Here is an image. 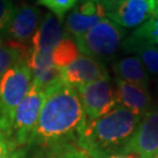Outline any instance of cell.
I'll return each mask as SVG.
<instances>
[{"label": "cell", "mask_w": 158, "mask_h": 158, "mask_svg": "<svg viewBox=\"0 0 158 158\" xmlns=\"http://www.w3.org/2000/svg\"><path fill=\"white\" fill-rule=\"evenodd\" d=\"M85 124V111L77 91L60 77L46 88L45 101L29 143L61 145L79 135Z\"/></svg>", "instance_id": "obj_1"}, {"label": "cell", "mask_w": 158, "mask_h": 158, "mask_svg": "<svg viewBox=\"0 0 158 158\" xmlns=\"http://www.w3.org/2000/svg\"><path fill=\"white\" fill-rule=\"evenodd\" d=\"M143 115L117 104L106 115L85 122L77 135L79 145L91 158L119 153L130 139Z\"/></svg>", "instance_id": "obj_2"}, {"label": "cell", "mask_w": 158, "mask_h": 158, "mask_svg": "<svg viewBox=\"0 0 158 158\" xmlns=\"http://www.w3.org/2000/svg\"><path fill=\"white\" fill-rule=\"evenodd\" d=\"M31 83L32 72L26 59L15 63L0 79V129L8 137L13 114L26 96Z\"/></svg>", "instance_id": "obj_3"}, {"label": "cell", "mask_w": 158, "mask_h": 158, "mask_svg": "<svg viewBox=\"0 0 158 158\" xmlns=\"http://www.w3.org/2000/svg\"><path fill=\"white\" fill-rule=\"evenodd\" d=\"M45 88L32 81L26 96L13 114L10 129V138L13 148L29 143L45 101Z\"/></svg>", "instance_id": "obj_4"}, {"label": "cell", "mask_w": 158, "mask_h": 158, "mask_svg": "<svg viewBox=\"0 0 158 158\" xmlns=\"http://www.w3.org/2000/svg\"><path fill=\"white\" fill-rule=\"evenodd\" d=\"M123 36L124 32L122 27L106 18L75 40V42L82 54L100 60L113 56L122 44Z\"/></svg>", "instance_id": "obj_5"}, {"label": "cell", "mask_w": 158, "mask_h": 158, "mask_svg": "<svg viewBox=\"0 0 158 158\" xmlns=\"http://www.w3.org/2000/svg\"><path fill=\"white\" fill-rule=\"evenodd\" d=\"M76 91L83 107L85 122L101 117L117 106L116 90L109 77L79 87Z\"/></svg>", "instance_id": "obj_6"}, {"label": "cell", "mask_w": 158, "mask_h": 158, "mask_svg": "<svg viewBox=\"0 0 158 158\" xmlns=\"http://www.w3.org/2000/svg\"><path fill=\"white\" fill-rule=\"evenodd\" d=\"M119 153L139 157H156L158 155V109L143 115L130 139Z\"/></svg>", "instance_id": "obj_7"}, {"label": "cell", "mask_w": 158, "mask_h": 158, "mask_svg": "<svg viewBox=\"0 0 158 158\" xmlns=\"http://www.w3.org/2000/svg\"><path fill=\"white\" fill-rule=\"evenodd\" d=\"M106 18L107 11L100 0H80L66 19L67 35L77 40Z\"/></svg>", "instance_id": "obj_8"}, {"label": "cell", "mask_w": 158, "mask_h": 158, "mask_svg": "<svg viewBox=\"0 0 158 158\" xmlns=\"http://www.w3.org/2000/svg\"><path fill=\"white\" fill-rule=\"evenodd\" d=\"M41 20V12L38 7L28 4L14 7L10 23L2 38L23 45L32 40Z\"/></svg>", "instance_id": "obj_9"}, {"label": "cell", "mask_w": 158, "mask_h": 158, "mask_svg": "<svg viewBox=\"0 0 158 158\" xmlns=\"http://www.w3.org/2000/svg\"><path fill=\"white\" fill-rule=\"evenodd\" d=\"M107 77L109 75L103 62L85 54H80L73 63L61 69V79L75 89Z\"/></svg>", "instance_id": "obj_10"}, {"label": "cell", "mask_w": 158, "mask_h": 158, "mask_svg": "<svg viewBox=\"0 0 158 158\" xmlns=\"http://www.w3.org/2000/svg\"><path fill=\"white\" fill-rule=\"evenodd\" d=\"M156 4L155 0H122L107 12V18L123 28L139 27L152 15Z\"/></svg>", "instance_id": "obj_11"}, {"label": "cell", "mask_w": 158, "mask_h": 158, "mask_svg": "<svg viewBox=\"0 0 158 158\" xmlns=\"http://www.w3.org/2000/svg\"><path fill=\"white\" fill-rule=\"evenodd\" d=\"M61 19L52 12L47 13L31 40V49L45 54H52L53 49L63 39Z\"/></svg>", "instance_id": "obj_12"}, {"label": "cell", "mask_w": 158, "mask_h": 158, "mask_svg": "<svg viewBox=\"0 0 158 158\" xmlns=\"http://www.w3.org/2000/svg\"><path fill=\"white\" fill-rule=\"evenodd\" d=\"M116 102L138 115H144L151 108L152 98L148 88L116 79Z\"/></svg>", "instance_id": "obj_13"}, {"label": "cell", "mask_w": 158, "mask_h": 158, "mask_svg": "<svg viewBox=\"0 0 158 158\" xmlns=\"http://www.w3.org/2000/svg\"><path fill=\"white\" fill-rule=\"evenodd\" d=\"M26 60L32 72V81L42 88L46 89L61 77V70L54 66L52 54L40 53L29 48Z\"/></svg>", "instance_id": "obj_14"}, {"label": "cell", "mask_w": 158, "mask_h": 158, "mask_svg": "<svg viewBox=\"0 0 158 158\" xmlns=\"http://www.w3.org/2000/svg\"><path fill=\"white\" fill-rule=\"evenodd\" d=\"M114 73L116 79H119L129 83L142 85L149 88L150 76L142 61L135 55L124 56L117 60L113 64Z\"/></svg>", "instance_id": "obj_15"}, {"label": "cell", "mask_w": 158, "mask_h": 158, "mask_svg": "<svg viewBox=\"0 0 158 158\" xmlns=\"http://www.w3.org/2000/svg\"><path fill=\"white\" fill-rule=\"evenodd\" d=\"M122 47L129 53H134L144 64L149 75L158 76V47L137 40L131 35L122 42Z\"/></svg>", "instance_id": "obj_16"}, {"label": "cell", "mask_w": 158, "mask_h": 158, "mask_svg": "<svg viewBox=\"0 0 158 158\" xmlns=\"http://www.w3.org/2000/svg\"><path fill=\"white\" fill-rule=\"evenodd\" d=\"M79 55L80 51L75 40L68 35H64L52 52V61L57 69L61 70L73 63Z\"/></svg>", "instance_id": "obj_17"}, {"label": "cell", "mask_w": 158, "mask_h": 158, "mask_svg": "<svg viewBox=\"0 0 158 158\" xmlns=\"http://www.w3.org/2000/svg\"><path fill=\"white\" fill-rule=\"evenodd\" d=\"M27 54L28 52L23 51V46L15 42H12L8 45L0 44V79L15 63L23 59H26Z\"/></svg>", "instance_id": "obj_18"}, {"label": "cell", "mask_w": 158, "mask_h": 158, "mask_svg": "<svg viewBox=\"0 0 158 158\" xmlns=\"http://www.w3.org/2000/svg\"><path fill=\"white\" fill-rule=\"evenodd\" d=\"M131 36L158 47V0L152 15L143 25L137 27L135 32L131 34Z\"/></svg>", "instance_id": "obj_19"}, {"label": "cell", "mask_w": 158, "mask_h": 158, "mask_svg": "<svg viewBox=\"0 0 158 158\" xmlns=\"http://www.w3.org/2000/svg\"><path fill=\"white\" fill-rule=\"evenodd\" d=\"M79 1L80 0H38V4L48 8L53 14L62 20L64 14L68 11H72Z\"/></svg>", "instance_id": "obj_20"}, {"label": "cell", "mask_w": 158, "mask_h": 158, "mask_svg": "<svg viewBox=\"0 0 158 158\" xmlns=\"http://www.w3.org/2000/svg\"><path fill=\"white\" fill-rule=\"evenodd\" d=\"M47 158H91L85 150L73 145L61 144L55 147V151Z\"/></svg>", "instance_id": "obj_21"}, {"label": "cell", "mask_w": 158, "mask_h": 158, "mask_svg": "<svg viewBox=\"0 0 158 158\" xmlns=\"http://www.w3.org/2000/svg\"><path fill=\"white\" fill-rule=\"evenodd\" d=\"M14 5L12 0H0V44L5 33V29L10 23Z\"/></svg>", "instance_id": "obj_22"}, {"label": "cell", "mask_w": 158, "mask_h": 158, "mask_svg": "<svg viewBox=\"0 0 158 158\" xmlns=\"http://www.w3.org/2000/svg\"><path fill=\"white\" fill-rule=\"evenodd\" d=\"M13 144L8 135L2 129H0V158H6L11 151H13Z\"/></svg>", "instance_id": "obj_23"}, {"label": "cell", "mask_w": 158, "mask_h": 158, "mask_svg": "<svg viewBox=\"0 0 158 158\" xmlns=\"http://www.w3.org/2000/svg\"><path fill=\"white\" fill-rule=\"evenodd\" d=\"M100 1L102 2V5L104 6L106 11L109 12L110 10H113L117 4H119L122 0H100Z\"/></svg>", "instance_id": "obj_24"}, {"label": "cell", "mask_w": 158, "mask_h": 158, "mask_svg": "<svg viewBox=\"0 0 158 158\" xmlns=\"http://www.w3.org/2000/svg\"><path fill=\"white\" fill-rule=\"evenodd\" d=\"M6 158H26V157H25V152H23V150H17V151L13 150Z\"/></svg>", "instance_id": "obj_25"}, {"label": "cell", "mask_w": 158, "mask_h": 158, "mask_svg": "<svg viewBox=\"0 0 158 158\" xmlns=\"http://www.w3.org/2000/svg\"><path fill=\"white\" fill-rule=\"evenodd\" d=\"M106 158H139V156L136 157V155H125V153H115V155H110Z\"/></svg>", "instance_id": "obj_26"}, {"label": "cell", "mask_w": 158, "mask_h": 158, "mask_svg": "<svg viewBox=\"0 0 158 158\" xmlns=\"http://www.w3.org/2000/svg\"><path fill=\"white\" fill-rule=\"evenodd\" d=\"M139 158H158V157H139Z\"/></svg>", "instance_id": "obj_27"}, {"label": "cell", "mask_w": 158, "mask_h": 158, "mask_svg": "<svg viewBox=\"0 0 158 158\" xmlns=\"http://www.w3.org/2000/svg\"><path fill=\"white\" fill-rule=\"evenodd\" d=\"M156 157H158V155H157V156H156Z\"/></svg>", "instance_id": "obj_28"}, {"label": "cell", "mask_w": 158, "mask_h": 158, "mask_svg": "<svg viewBox=\"0 0 158 158\" xmlns=\"http://www.w3.org/2000/svg\"><path fill=\"white\" fill-rule=\"evenodd\" d=\"M155 1H157V0H155Z\"/></svg>", "instance_id": "obj_29"}]
</instances>
